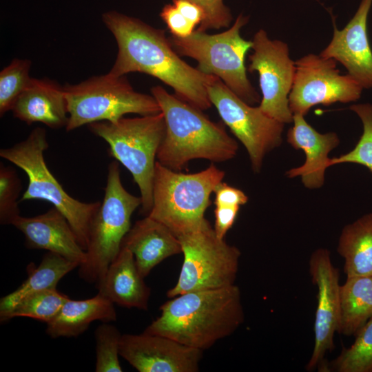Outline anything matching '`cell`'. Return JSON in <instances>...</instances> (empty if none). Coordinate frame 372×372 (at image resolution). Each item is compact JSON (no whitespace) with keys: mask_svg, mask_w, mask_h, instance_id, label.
Wrapping results in <instances>:
<instances>
[{"mask_svg":"<svg viewBox=\"0 0 372 372\" xmlns=\"http://www.w3.org/2000/svg\"><path fill=\"white\" fill-rule=\"evenodd\" d=\"M225 172L211 164L193 174L172 170L156 162L152 207L147 216L178 237L199 229L207 220L205 212L210 196L223 181Z\"/></svg>","mask_w":372,"mask_h":372,"instance_id":"277c9868","label":"cell"},{"mask_svg":"<svg viewBox=\"0 0 372 372\" xmlns=\"http://www.w3.org/2000/svg\"><path fill=\"white\" fill-rule=\"evenodd\" d=\"M22 189L17 172L10 166L0 165V223L12 225L20 216L18 200Z\"/></svg>","mask_w":372,"mask_h":372,"instance_id":"4dcf8cb0","label":"cell"},{"mask_svg":"<svg viewBox=\"0 0 372 372\" xmlns=\"http://www.w3.org/2000/svg\"><path fill=\"white\" fill-rule=\"evenodd\" d=\"M198 5L204 12V18L197 30H219L229 28L233 20L231 12L223 0H189Z\"/></svg>","mask_w":372,"mask_h":372,"instance_id":"1f68e13d","label":"cell"},{"mask_svg":"<svg viewBox=\"0 0 372 372\" xmlns=\"http://www.w3.org/2000/svg\"><path fill=\"white\" fill-rule=\"evenodd\" d=\"M151 94L158 102L165 121V134L157 152V161L174 171L194 159L223 162L233 158L237 142L223 125L213 122L202 110L156 85Z\"/></svg>","mask_w":372,"mask_h":372,"instance_id":"3957f363","label":"cell"},{"mask_svg":"<svg viewBox=\"0 0 372 372\" xmlns=\"http://www.w3.org/2000/svg\"><path fill=\"white\" fill-rule=\"evenodd\" d=\"M293 122L287 132V142L293 148L303 150L306 160L302 165L289 169L286 174L289 178L300 176L307 188H319L324 183L326 169L331 166L328 154L339 145V138L335 132H318L302 114H293Z\"/></svg>","mask_w":372,"mask_h":372,"instance_id":"ac0fdd59","label":"cell"},{"mask_svg":"<svg viewBox=\"0 0 372 372\" xmlns=\"http://www.w3.org/2000/svg\"><path fill=\"white\" fill-rule=\"evenodd\" d=\"M63 89L68 112L67 132L96 122H116L127 114L145 116L161 112L156 99L135 91L125 76L108 72L67 84Z\"/></svg>","mask_w":372,"mask_h":372,"instance_id":"9c48e42d","label":"cell"},{"mask_svg":"<svg viewBox=\"0 0 372 372\" xmlns=\"http://www.w3.org/2000/svg\"><path fill=\"white\" fill-rule=\"evenodd\" d=\"M203 351L155 334H123L120 356L139 372H197Z\"/></svg>","mask_w":372,"mask_h":372,"instance_id":"9a60e30c","label":"cell"},{"mask_svg":"<svg viewBox=\"0 0 372 372\" xmlns=\"http://www.w3.org/2000/svg\"><path fill=\"white\" fill-rule=\"evenodd\" d=\"M116 320L114 303L99 293L85 300L69 298L47 323L46 333L52 338L77 337L94 321L110 322Z\"/></svg>","mask_w":372,"mask_h":372,"instance_id":"7402d4cb","label":"cell"},{"mask_svg":"<svg viewBox=\"0 0 372 372\" xmlns=\"http://www.w3.org/2000/svg\"><path fill=\"white\" fill-rule=\"evenodd\" d=\"M289 95L293 113L303 116L316 105L349 103L360 98L363 87L349 74L341 75L336 62L313 54L298 59Z\"/></svg>","mask_w":372,"mask_h":372,"instance_id":"7c38bea8","label":"cell"},{"mask_svg":"<svg viewBox=\"0 0 372 372\" xmlns=\"http://www.w3.org/2000/svg\"><path fill=\"white\" fill-rule=\"evenodd\" d=\"M248 20L240 14L234 24L222 32L211 34L195 30L187 37L172 35L169 39L180 56L194 59L200 72L218 77L242 100L253 105L260 101V96L247 77L245 63L253 42L240 36V30Z\"/></svg>","mask_w":372,"mask_h":372,"instance_id":"52a82bcc","label":"cell"},{"mask_svg":"<svg viewBox=\"0 0 372 372\" xmlns=\"http://www.w3.org/2000/svg\"><path fill=\"white\" fill-rule=\"evenodd\" d=\"M48 146L45 130L37 127L25 140L1 149L0 156L27 174L28 187L19 202L43 200L52 203L65 217L85 251L90 224L101 202H81L64 190L45 162L44 152Z\"/></svg>","mask_w":372,"mask_h":372,"instance_id":"8992f818","label":"cell"},{"mask_svg":"<svg viewBox=\"0 0 372 372\" xmlns=\"http://www.w3.org/2000/svg\"><path fill=\"white\" fill-rule=\"evenodd\" d=\"M160 17L165 23L172 36L184 38L195 30V25L189 21L173 4L165 5Z\"/></svg>","mask_w":372,"mask_h":372,"instance_id":"d6a6232c","label":"cell"},{"mask_svg":"<svg viewBox=\"0 0 372 372\" xmlns=\"http://www.w3.org/2000/svg\"><path fill=\"white\" fill-rule=\"evenodd\" d=\"M354 342L343 348L328 367L336 372H372V319L355 335Z\"/></svg>","mask_w":372,"mask_h":372,"instance_id":"4316f807","label":"cell"},{"mask_svg":"<svg viewBox=\"0 0 372 372\" xmlns=\"http://www.w3.org/2000/svg\"><path fill=\"white\" fill-rule=\"evenodd\" d=\"M11 111L15 118L28 125L41 123L58 129L66 127L68 122L63 86L48 79L31 78Z\"/></svg>","mask_w":372,"mask_h":372,"instance_id":"d6986e66","label":"cell"},{"mask_svg":"<svg viewBox=\"0 0 372 372\" xmlns=\"http://www.w3.org/2000/svg\"><path fill=\"white\" fill-rule=\"evenodd\" d=\"M207 94L223 123L247 149L253 170L258 172L265 155L282 143L285 124L245 102L218 77L208 85Z\"/></svg>","mask_w":372,"mask_h":372,"instance_id":"8fae6325","label":"cell"},{"mask_svg":"<svg viewBox=\"0 0 372 372\" xmlns=\"http://www.w3.org/2000/svg\"><path fill=\"white\" fill-rule=\"evenodd\" d=\"M88 127L108 144L110 155L131 173L140 190L141 212L147 216L152 207L155 159L165 134L163 113L96 122Z\"/></svg>","mask_w":372,"mask_h":372,"instance_id":"5b68a950","label":"cell"},{"mask_svg":"<svg viewBox=\"0 0 372 372\" xmlns=\"http://www.w3.org/2000/svg\"><path fill=\"white\" fill-rule=\"evenodd\" d=\"M177 238L183 262L176 285L167 292L169 298L235 285L241 253L219 238L208 220L199 229Z\"/></svg>","mask_w":372,"mask_h":372,"instance_id":"30bf717a","label":"cell"},{"mask_svg":"<svg viewBox=\"0 0 372 372\" xmlns=\"http://www.w3.org/2000/svg\"><path fill=\"white\" fill-rule=\"evenodd\" d=\"M338 251L344 260L347 276H372V213L344 226Z\"/></svg>","mask_w":372,"mask_h":372,"instance_id":"cb8c5ba5","label":"cell"},{"mask_svg":"<svg viewBox=\"0 0 372 372\" xmlns=\"http://www.w3.org/2000/svg\"><path fill=\"white\" fill-rule=\"evenodd\" d=\"M172 4L195 26L199 25L204 18L203 10L189 0H172Z\"/></svg>","mask_w":372,"mask_h":372,"instance_id":"d590c367","label":"cell"},{"mask_svg":"<svg viewBox=\"0 0 372 372\" xmlns=\"http://www.w3.org/2000/svg\"><path fill=\"white\" fill-rule=\"evenodd\" d=\"M102 21L118 47L110 74L150 75L170 86L176 96L192 105L201 110L211 107L207 86L217 76L206 74L183 60L164 30L115 10L103 13Z\"/></svg>","mask_w":372,"mask_h":372,"instance_id":"6da1fadb","label":"cell"},{"mask_svg":"<svg viewBox=\"0 0 372 372\" xmlns=\"http://www.w3.org/2000/svg\"><path fill=\"white\" fill-rule=\"evenodd\" d=\"M122 334L109 322L99 325L94 332L96 372H121L118 357Z\"/></svg>","mask_w":372,"mask_h":372,"instance_id":"f546056e","label":"cell"},{"mask_svg":"<svg viewBox=\"0 0 372 372\" xmlns=\"http://www.w3.org/2000/svg\"><path fill=\"white\" fill-rule=\"evenodd\" d=\"M141 205V197L123 187L118 163L111 162L103 200L90 224L85 260L79 266L85 282L96 285L103 279L131 228L132 214Z\"/></svg>","mask_w":372,"mask_h":372,"instance_id":"ba28073f","label":"cell"},{"mask_svg":"<svg viewBox=\"0 0 372 372\" xmlns=\"http://www.w3.org/2000/svg\"><path fill=\"white\" fill-rule=\"evenodd\" d=\"M240 206H216L214 231L219 238L225 239L227 232L233 226Z\"/></svg>","mask_w":372,"mask_h":372,"instance_id":"e575fe53","label":"cell"},{"mask_svg":"<svg viewBox=\"0 0 372 372\" xmlns=\"http://www.w3.org/2000/svg\"><path fill=\"white\" fill-rule=\"evenodd\" d=\"M160 311L144 333L203 351L231 335L244 322L241 292L236 285L180 294L163 304Z\"/></svg>","mask_w":372,"mask_h":372,"instance_id":"7a4b0ae2","label":"cell"},{"mask_svg":"<svg viewBox=\"0 0 372 372\" xmlns=\"http://www.w3.org/2000/svg\"><path fill=\"white\" fill-rule=\"evenodd\" d=\"M362 123V134L354 148L347 154L331 158V166L351 163L366 167L372 174V104H354L349 107Z\"/></svg>","mask_w":372,"mask_h":372,"instance_id":"f1b7e54d","label":"cell"},{"mask_svg":"<svg viewBox=\"0 0 372 372\" xmlns=\"http://www.w3.org/2000/svg\"><path fill=\"white\" fill-rule=\"evenodd\" d=\"M24 236L29 249H45L80 265L85 260V251L65 217L54 207L33 216H19L12 224Z\"/></svg>","mask_w":372,"mask_h":372,"instance_id":"e0dca14e","label":"cell"},{"mask_svg":"<svg viewBox=\"0 0 372 372\" xmlns=\"http://www.w3.org/2000/svg\"><path fill=\"white\" fill-rule=\"evenodd\" d=\"M79 264L48 251L36 267L33 263L27 268L28 278L14 291L0 300V316L9 311L25 297L43 290L56 288L60 280L78 267Z\"/></svg>","mask_w":372,"mask_h":372,"instance_id":"603a6c76","label":"cell"},{"mask_svg":"<svg viewBox=\"0 0 372 372\" xmlns=\"http://www.w3.org/2000/svg\"><path fill=\"white\" fill-rule=\"evenodd\" d=\"M69 298L56 288L39 291L22 299L9 311L0 316V320L4 322L16 317H28L47 324Z\"/></svg>","mask_w":372,"mask_h":372,"instance_id":"484cf974","label":"cell"},{"mask_svg":"<svg viewBox=\"0 0 372 372\" xmlns=\"http://www.w3.org/2000/svg\"><path fill=\"white\" fill-rule=\"evenodd\" d=\"M253 53L249 56L250 72H257L262 93L260 109L269 116L285 123L293 121L289 95L296 72L287 43L270 39L264 30L254 36Z\"/></svg>","mask_w":372,"mask_h":372,"instance_id":"4fadbf2b","label":"cell"},{"mask_svg":"<svg viewBox=\"0 0 372 372\" xmlns=\"http://www.w3.org/2000/svg\"><path fill=\"white\" fill-rule=\"evenodd\" d=\"M309 273L318 288L314 321V346L306 369H324L326 353L334 348L333 338L340 318V285L339 271L331 261L328 249L319 248L309 260Z\"/></svg>","mask_w":372,"mask_h":372,"instance_id":"5bb4252c","label":"cell"},{"mask_svg":"<svg viewBox=\"0 0 372 372\" xmlns=\"http://www.w3.org/2000/svg\"><path fill=\"white\" fill-rule=\"evenodd\" d=\"M372 319V276H347L340 286L338 332L351 336Z\"/></svg>","mask_w":372,"mask_h":372,"instance_id":"d4e9b609","label":"cell"},{"mask_svg":"<svg viewBox=\"0 0 372 372\" xmlns=\"http://www.w3.org/2000/svg\"><path fill=\"white\" fill-rule=\"evenodd\" d=\"M371 4L372 0H361L342 30H338L334 23L333 38L320 54L341 63L363 89L372 87V50L366 28Z\"/></svg>","mask_w":372,"mask_h":372,"instance_id":"2e32d148","label":"cell"},{"mask_svg":"<svg viewBox=\"0 0 372 372\" xmlns=\"http://www.w3.org/2000/svg\"><path fill=\"white\" fill-rule=\"evenodd\" d=\"M29 59H14L0 72V115L3 116L12 106L29 83L31 77Z\"/></svg>","mask_w":372,"mask_h":372,"instance_id":"83f0119b","label":"cell"},{"mask_svg":"<svg viewBox=\"0 0 372 372\" xmlns=\"http://www.w3.org/2000/svg\"><path fill=\"white\" fill-rule=\"evenodd\" d=\"M143 279L132 252L121 246L104 277L96 286L98 293L114 304L147 310L151 289Z\"/></svg>","mask_w":372,"mask_h":372,"instance_id":"44dd1931","label":"cell"},{"mask_svg":"<svg viewBox=\"0 0 372 372\" xmlns=\"http://www.w3.org/2000/svg\"><path fill=\"white\" fill-rule=\"evenodd\" d=\"M121 246L133 254L141 275L145 278L165 259L182 253L176 236L161 222L146 216L130 228Z\"/></svg>","mask_w":372,"mask_h":372,"instance_id":"ffe728a7","label":"cell"},{"mask_svg":"<svg viewBox=\"0 0 372 372\" xmlns=\"http://www.w3.org/2000/svg\"><path fill=\"white\" fill-rule=\"evenodd\" d=\"M215 206H240L248 201V196L240 189L221 181L214 189Z\"/></svg>","mask_w":372,"mask_h":372,"instance_id":"836d02e7","label":"cell"}]
</instances>
